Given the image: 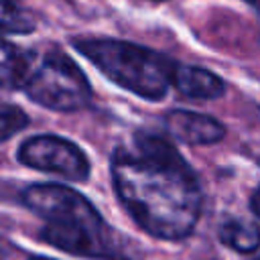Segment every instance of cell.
<instances>
[{
  "label": "cell",
  "instance_id": "cell-1",
  "mask_svg": "<svg viewBox=\"0 0 260 260\" xmlns=\"http://www.w3.org/2000/svg\"><path fill=\"white\" fill-rule=\"evenodd\" d=\"M152 130H138L120 144L110 162L118 201L140 230L158 240H185L203 207L199 179L183 154Z\"/></svg>",
  "mask_w": 260,
  "mask_h": 260
},
{
  "label": "cell",
  "instance_id": "cell-2",
  "mask_svg": "<svg viewBox=\"0 0 260 260\" xmlns=\"http://www.w3.org/2000/svg\"><path fill=\"white\" fill-rule=\"evenodd\" d=\"M20 199L43 219L39 238L53 248L102 260L128 258V242L75 189L59 183H35L20 193Z\"/></svg>",
  "mask_w": 260,
  "mask_h": 260
},
{
  "label": "cell",
  "instance_id": "cell-3",
  "mask_svg": "<svg viewBox=\"0 0 260 260\" xmlns=\"http://www.w3.org/2000/svg\"><path fill=\"white\" fill-rule=\"evenodd\" d=\"M75 49L110 81L144 100H162L173 85L177 63L152 49L116 39H79Z\"/></svg>",
  "mask_w": 260,
  "mask_h": 260
},
{
  "label": "cell",
  "instance_id": "cell-4",
  "mask_svg": "<svg viewBox=\"0 0 260 260\" xmlns=\"http://www.w3.org/2000/svg\"><path fill=\"white\" fill-rule=\"evenodd\" d=\"M22 91L35 104L57 112L81 110L91 98V87L83 71L57 49H49L41 57L35 53Z\"/></svg>",
  "mask_w": 260,
  "mask_h": 260
},
{
  "label": "cell",
  "instance_id": "cell-5",
  "mask_svg": "<svg viewBox=\"0 0 260 260\" xmlns=\"http://www.w3.org/2000/svg\"><path fill=\"white\" fill-rule=\"evenodd\" d=\"M16 158L28 169L59 175L69 181H85L89 177L87 154L75 142L55 134H39L26 138L18 146Z\"/></svg>",
  "mask_w": 260,
  "mask_h": 260
},
{
  "label": "cell",
  "instance_id": "cell-6",
  "mask_svg": "<svg viewBox=\"0 0 260 260\" xmlns=\"http://www.w3.org/2000/svg\"><path fill=\"white\" fill-rule=\"evenodd\" d=\"M165 132L189 146H201V144H215L223 140L225 126L215 120L213 116L189 112V110H171L162 118Z\"/></svg>",
  "mask_w": 260,
  "mask_h": 260
},
{
  "label": "cell",
  "instance_id": "cell-7",
  "mask_svg": "<svg viewBox=\"0 0 260 260\" xmlns=\"http://www.w3.org/2000/svg\"><path fill=\"white\" fill-rule=\"evenodd\" d=\"M173 85L189 100H217L225 91V83L219 75L191 65H177Z\"/></svg>",
  "mask_w": 260,
  "mask_h": 260
},
{
  "label": "cell",
  "instance_id": "cell-8",
  "mask_svg": "<svg viewBox=\"0 0 260 260\" xmlns=\"http://www.w3.org/2000/svg\"><path fill=\"white\" fill-rule=\"evenodd\" d=\"M219 240L240 254L256 252L260 248V225L244 217H230L219 225Z\"/></svg>",
  "mask_w": 260,
  "mask_h": 260
},
{
  "label": "cell",
  "instance_id": "cell-9",
  "mask_svg": "<svg viewBox=\"0 0 260 260\" xmlns=\"http://www.w3.org/2000/svg\"><path fill=\"white\" fill-rule=\"evenodd\" d=\"M35 53L24 51L8 41L2 47V85L6 89H22V83L30 71Z\"/></svg>",
  "mask_w": 260,
  "mask_h": 260
},
{
  "label": "cell",
  "instance_id": "cell-10",
  "mask_svg": "<svg viewBox=\"0 0 260 260\" xmlns=\"http://www.w3.org/2000/svg\"><path fill=\"white\" fill-rule=\"evenodd\" d=\"M2 24L6 35H22L32 30V18L16 0H2Z\"/></svg>",
  "mask_w": 260,
  "mask_h": 260
},
{
  "label": "cell",
  "instance_id": "cell-11",
  "mask_svg": "<svg viewBox=\"0 0 260 260\" xmlns=\"http://www.w3.org/2000/svg\"><path fill=\"white\" fill-rule=\"evenodd\" d=\"M26 124H28V116L20 108H16L12 104L2 106V140L4 142L8 138H12L16 132H20Z\"/></svg>",
  "mask_w": 260,
  "mask_h": 260
},
{
  "label": "cell",
  "instance_id": "cell-12",
  "mask_svg": "<svg viewBox=\"0 0 260 260\" xmlns=\"http://www.w3.org/2000/svg\"><path fill=\"white\" fill-rule=\"evenodd\" d=\"M250 209H252V213L260 219V185L254 189V193H252V197H250Z\"/></svg>",
  "mask_w": 260,
  "mask_h": 260
},
{
  "label": "cell",
  "instance_id": "cell-13",
  "mask_svg": "<svg viewBox=\"0 0 260 260\" xmlns=\"http://www.w3.org/2000/svg\"><path fill=\"white\" fill-rule=\"evenodd\" d=\"M246 2H248V4H252V6L256 8V12L260 14V0H246Z\"/></svg>",
  "mask_w": 260,
  "mask_h": 260
},
{
  "label": "cell",
  "instance_id": "cell-14",
  "mask_svg": "<svg viewBox=\"0 0 260 260\" xmlns=\"http://www.w3.org/2000/svg\"><path fill=\"white\" fill-rule=\"evenodd\" d=\"M28 260H55V258H47V256H32Z\"/></svg>",
  "mask_w": 260,
  "mask_h": 260
}]
</instances>
